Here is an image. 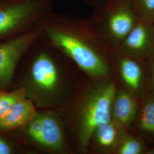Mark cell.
Listing matches in <instances>:
<instances>
[{
	"label": "cell",
	"mask_w": 154,
	"mask_h": 154,
	"mask_svg": "<svg viewBox=\"0 0 154 154\" xmlns=\"http://www.w3.org/2000/svg\"><path fill=\"white\" fill-rule=\"evenodd\" d=\"M27 88L20 87L11 91L0 90V120L18 100L27 97Z\"/></svg>",
	"instance_id": "obj_15"
},
{
	"label": "cell",
	"mask_w": 154,
	"mask_h": 154,
	"mask_svg": "<svg viewBox=\"0 0 154 154\" xmlns=\"http://www.w3.org/2000/svg\"><path fill=\"white\" fill-rule=\"evenodd\" d=\"M152 56H154V58H153L152 63V86H153L152 90H154V54Z\"/></svg>",
	"instance_id": "obj_20"
},
{
	"label": "cell",
	"mask_w": 154,
	"mask_h": 154,
	"mask_svg": "<svg viewBox=\"0 0 154 154\" xmlns=\"http://www.w3.org/2000/svg\"><path fill=\"white\" fill-rule=\"evenodd\" d=\"M123 55L138 60L154 54V26L151 22L138 21L131 32L120 44Z\"/></svg>",
	"instance_id": "obj_7"
},
{
	"label": "cell",
	"mask_w": 154,
	"mask_h": 154,
	"mask_svg": "<svg viewBox=\"0 0 154 154\" xmlns=\"http://www.w3.org/2000/svg\"><path fill=\"white\" fill-rule=\"evenodd\" d=\"M35 26L42 38L89 76L110 77L109 42L90 20L53 10L41 17Z\"/></svg>",
	"instance_id": "obj_1"
},
{
	"label": "cell",
	"mask_w": 154,
	"mask_h": 154,
	"mask_svg": "<svg viewBox=\"0 0 154 154\" xmlns=\"http://www.w3.org/2000/svg\"><path fill=\"white\" fill-rule=\"evenodd\" d=\"M147 148L143 140L125 132L122 135L113 153L116 154H145Z\"/></svg>",
	"instance_id": "obj_14"
},
{
	"label": "cell",
	"mask_w": 154,
	"mask_h": 154,
	"mask_svg": "<svg viewBox=\"0 0 154 154\" xmlns=\"http://www.w3.org/2000/svg\"><path fill=\"white\" fill-rule=\"evenodd\" d=\"M43 39L44 48L37 49L32 62L30 79L33 87L37 91L49 95L57 90L59 74L50 50L48 48V42Z\"/></svg>",
	"instance_id": "obj_6"
},
{
	"label": "cell",
	"mask_w": 154,
	"mask_h": 154,
	"mask_svg": "<svg viewBox=\"0 0 154 154\" xmlns=\"http://www.w3.org/2000/svg\"><path fill=\"white\" fill-rule=\"evenodd\" d=\"M28 126V134L30 137L39 144L42 132L41 115L37 114L29 123Z\"/></svg>",
	"instance_id": "obj_16"
},
{
	"label": "cell",
	"mask_w": 154,
	"mask_h": 154,
	"mask_svg": "<svg viewBox=\"0 0 154 154\" xmlns=\"http://www.w3.org/2000/svg\"><path fill=\"white\" fill-rule=\"evenodd\" d=\"M39 37V31L35 26L15 37L0 41V90H8L19 62Z\"/></svg>",
	"instance_id": "obj_5"
},
{
	"label": "cell",
	"mask_w": 154,
	"mask_h": 154,
	"mask_svg": "<svg viewBox=\"0 0 154 154\" xmlns=\"http://www.w3.org/2000/svg\"><path fill=\"white\" fill-rule=\"evenodd\" d=\"M138 98L125 88L117 89L111 105V118L126 130L136 119L139 110Z\"/></svg>",
	"instance_id": "obj_9"
},
{
	"label": "cell",
	"mask_w": 154,
	"mask_h": 154,
	"mask_svg": "<svg viewBox=\"0 0 154 154\" xmlns=\"http://www.w3.org/2000/svg\"><path fill=\"white\" fill-rule=\"evenodd\" d=\"M37 115L32 99L27 97L18 100L0 120V132L8 134L28 125Z\"/></svg>",
	"instance_id": "obj_10"
},
{
	"label": "cell",
	"mask_w": 154,
	"mask_h": 154,
	"mask_svg": "<svg viewBox=\"0 0 154 154\" xmlns=\"http://www.w3.org/2000/svg\"><path fill=\"white\" fill-rule=\"evenodd\" d=\"M42 132L39 144L48 149L59 150L63 147V136L60 125L55 117L41 115Z\"/></svg>",
	"instance_id": "obj_11"
},
{
	"label": "cell",
	"mask_w": 154,
	"mask_h": 154,
	"mask_svg": "<svg viewBox=\"0 0 154 154\" xmlns=\"http://www.w3.org/2000/svg\"><path fill=\"white\" fill-rule=\"evenodd\" d=\"M83 1L87 2L90 5L93 6L95 8L103 5L106 1V0H83Z\"/></svg>",
	"instance_id": "obj_19"
},
{
	"label": "cell",
	"mask_w": 154,
	"mask_h": 154,
	"mask_svg": "<svg viewBox=\"0 0 154 154\" xmlns=\"http://www.w3.org/2000/svg\"><path fill=\"white\" fill-rule=\"evenodd\" d=\"M95 9L90 21L108 42L121 44L138 22L130 8L113 0H106Z\"/></svg>",
	"instance_id": "obj_4"
},
{
	"label": "cell",
	"mask_w": 154,
	"mask_h": 154,
	"mask_svg": "<svg viewBox=\"0 0 154 154\" xmlns=\"http://www.w3.org/2000/svg\"><path fill=\"white\" fill-rule=\"evenodd\" d=\"M139 10L143 14V21L151 22L154 18V0H138Z\"/></svg>",
	"instance_id": "obj_17"
},
{
	"label": "cell",
	"mask_w": 154,
	"mask_h": 154,
	"mask_svg": "<svg viewBox=\"0 0 154 154\" xmlns=\"http://www.w3.org/2000/svg\"><path fill=\"white\" fill-rule=\"evenodd\" d=\"M140 60L123 55L118 62V69L125 89L137 98L143 96L146 90V74Z\"/></svg>",
	"instance_id": "obj_8"
},
{
	"label": "cell",
	"mask_w": 154,
	"mask_h": 154,
	"mask_svg": "<svg viewBox=\"0 0 154 154\" xmlns=\"http://www.w3.org/2000/svg\"><path fill=\"white\" fill-rule=\"evenodd\" d=\"M53 10V0H0V41L33 29Z\"/></svg>",
	"instance_id": "obj_3"
},
{
	"label": "cell",
	"mask_w": 154,
	"mask_h": 154,
	"mask_svg": "<svg viewBox=\"0 0 154 154\" xmlns=\"http://www.w3.org/2000/svg\"><path fill=\"white\" fill-rule=\"evenodd\" d=\"M145 154H154V147L150 149H146Z\"/></svg>",
	"instance_id": "obj_21"
},
{
	"label": "cell",
	"mask_w": 154,
	"mask_h": 154,
	"mask_svg": "<svg viewBox=\"0 0 154 154\" xmlns=\"http://www.w3.org/2000/svg\"><path fill=\"white\" fill-rule=\"evenodd\" d=\"M117 90L109 77L89 86L83 94L77 109V137L80 147L87 148L95 131L111 121L112 102Z\"/></svg>",
	"instance_id": "obj_2"
},
{
	"label": "cell",
	"mask_w": 154,
	"mask_h": 154,
	"mask_svg": "<svg viewBox=\"0 0 154 154\" xmlns=\"http://www.w3.org/2000/svg\"><path fill=\"white\" fill-rule=\"evenodd\" d=\"M139 130L144 134L154 136V90H151L139 107L136 117Z\"/></svg>",
	"instance_id": "obj_13"
},
{
	"label": "cell",
	"mask_w": 154,
	"mask_h": 154,
	"mask_svg": "<svg viewBox=\"0 0 154 154\" xmlns=\"http://www.w3.org/2000/svg\"><path fill=\"white\" fill-rule=\"evenodd\" d=\"M126 130L122 129L111 121L99 127L94 133V139L100 148L114 152L116 146Z\"/></svg>",
	"instance_id": "obj_12"
},
{
	"label": "cell",
	"mask_w": 154,
	"mask_h": 154,
	"mask_svg": "<svg viewBox=\"0 0 154 154\" xmlns=\"http://www.w3.org/2000/svg\"><path fill=\"white\" fill-rule=\"evenodd\" d=\"M14 152V147L9 141L0 135V154H11Z\"/></svg>",
	"instance_id": "obj_18"
}]
</instances>
